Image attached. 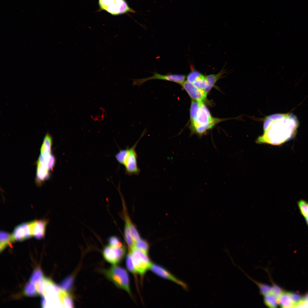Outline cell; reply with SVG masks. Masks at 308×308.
I'll list each match as a JSON object with an SVG mask.
<instances>
[{"label":"cell","mask_w":308,"mask_h":308,"mask_svg":"<svg viewBox=\"0 0 308 308\" xmlns=\"http://www.w3.org/2000/svg\"><path fill=\"white\" fill-rule=\"evenodd\" d=\"M298 126L296 117L292 114H277L269 116L264 120L263 134L258 138L256 142L260 144L280 145L294 135Z\"/></svg>","instance_id":"obj_1"},{"label":"cell","mask_w":308,"mask_h":308,"mask_svg":"<svg viewBox=\"0 0 308 308\" xmlns=\"http://www.w3.org/2000/svg\"><path fill=\"white\" fill-rule=\"evenodd\" d=\"M146 131V129H145L139 138L133 146L120 150L115 155L117 160L124 166L125 173L129 175H137L140 172L137 165V155L135 149L138 142Z\"/></svg>","instance_id":"obj_2"},{"label":"cell","mask_w":308,"mask_h":308,"mask_svg":"<svg viewBox=\"0 0 308 308\" xmlns=\"http://www.w3.org/2000/svg\"><path fill=\"white\" fill-rule=\"evenodd\" d=\"M105 275L118 287L125 290L129 295L131 292L129 275L124 268L114 266L103 271Z\"/></svg>","instance_id":"obj_3"},{"label":"cell","mask_w":308,"mask_h":308,"mask_svg":"<svg viewBox=\"0 0 308 308\" xmlns=\"http://www.w3.org/2000/svg\"><path fill=\"white\" fill-rule=\"evenodd\" d=\"M99 4L102 9L114 15L135 12L129 7L125 0H99Z\"/></svg>","instance_id":"obj_4"},{"label":"cell","mask_w":308,"mask_h":308,"mask_svg":"<svg viewBox=\"0 0 308 308\" xmlns=\"http://www.w3.org/2000/svg\"><path fill=\"white\" fill-rule=\"evenodd\" d=\"M130 252L137 273L141 275H143L150 269L152 264L147 254L135 247L131 250Z\"/></svg>","instance_id":"obj_5"},{"label":"cell","mask_w":308,"mask_h":308,"mask_svg":"<svg viewBox=\"0 0 308 308\" xmlns=\"http://www.w3.org/2000/svg\"><path fill=\"white\" fill-rule=\"evenodd\" d=\"M153 76L146 78L132 79L133 85L140 86L145 82L151 80L158 79L173 82L181 85L185 81V75L178 74H161L156 72H153Z\"/></svg>","instance_id":"obj_6"},{"label":"cell","mask_w":308,"mask_h":308,"mask_svg":"<svg viewBox=\"0 0 308 308\" xmlns=\"http://www.w3.org/2000/svg\"><path fill=\"white\" fill-rule=\"evenodd\" d=\"M126 249L125 247H116L107 245L103 249L102 254L105 260L114 265L120 262L125 256Z\"/></svg>","instance_id":"obj_7"},{"label":"cell","mask_w":308,"mask_h":308,"mask_svg":"<svg viewBox=\"0 0 308 308\" xmlns=\"http://www.w3.org/2000/svg\"><path fill=\"white\" fill-rule=\"evenodd\" d=\"M226 119L213 118L207 107L202 103L197 117L194 122L191 123V126L192 129L198 126L206 125L215 121L220 122Z\"/></svg>","instance_id":"obj_8"},{"label":"cell","mask_w":308,"mask_h":308,"mask_svg":"<svg viewBox=\"0 0 308 308\" xmlns=\"http://www.w3.org/2000/svg\"><path fill=\"white\" fill-rule=\"evenodd\" d=\"M15 240L22 241L33 236L32 221L21 223L16 226L12 234Z\"/></svg>","instance_id":"obj_9"},{"label":"cell","mask_w":308,"mask_h":308,"mask_svg":"<svg viewBox=\"0 0 308 308\" xmlns=\"http://www.w3.org/2000/svg\"><path fill=\"white\" fill-rule=\"evenodd\" d=\"M150 269L158 276L172 281L180 285L184 290L187 291L188 289V285L185 283L177 279L163 267L157 264L152 263Z\"/></svg>","instance_id":"obj_10"},{"label":"cell","mask_w":308,"mask_h":308,"mask_svg":"<svg viewBox=\"0 0 308 308\" xmlns=\"http://www.w3.org/2000/svg\"><path fill=\"white\" fill-rule=\"evenodd\" d=\"M185 90L194 100L199 103H203L207 94L204 90L200 89L193 83L185 81L181 84Z\"/></svg>","instance_id":"obj_11"},{"label":"cell","mask_w":308,"mask_h":308,"mask_svg":"<svg viewBox=\"0 0 308 308\" xmlns=\"http://www.w3.org/2000/svg\"><path fill=\"white\" fill-rule=\"evenodd\" d=\"M50 176L49 170L47 167L42 156L40 155L37 162L36 181L38 185L48 179Z\"/></svg>","instance_id":"obj_12"},{"label":"cell","mask_w":308,"mask_h":308,"mask_svg":"<svg viewBox=\"0 0 308 308\" xmlns=\"http://www.w3.org/2000/svg\"><path fill=\"white\" fill-rule=\"evenodd\" d=\"M47 222V221L43 219L32 221L33 236L37 239L43 238L45 235Z\"/></svg>","instance_id":"obj_13"},{"label":"cell","mask_w":308,"mask_h":308,"mask_svg":"<svg viewBox=\"0 0 308 308\" xmlns=\"http://www.w3.org/2000/svg\"><path fill=\"white\" fill-rule=\"evenodd\" d=\"M52 137L48 132L45 135L40 148L41 155L44 156L51 153Z\"/></svg>","instance_id":"obj_14"},{"label":"cell","mask_w":308,"mask_h":308,"mask_svg":"<svg viewBox=\"0 0 308 308\" xmlns=\"http://www.w3.org/2000/svg\"><path fill=\"white\" fill-rule=\"evenodd\" d=\"M60 301L64 307H73L74 303L72 296L65 291L61 289L58 293Z\"/></svg>","instance_id":"obj_15"},{"label":"cell","mask_w":308,"mask_h":308,"mask_svg":"<svg viewBox=\"0 0 308 308\" xmlns=\"http://www.w3.org/2000/svg\"><path fill=\"white\" fill-rule=\"evenodd\" d=\"M226 70L222 69L217 74H210L205 77L208 83V86L204 90L207 94L210 90L217 81L226 72Z\"/></svg>","instance_id":"obj_16"},{"label":"cell","mask_w":308,"mask_h":308,"mask_svg":"<svg viewBox=\"0 0 308 308\" xmlns=\"http://www.w3.org/2000/svg\"><path fill=\"white\" fill-rule=\"evenodd\" d=\"M278 304L283 308L294 307V304L290 296L289 292L284 291L277 300Z\"/></svg>","instance_id":"obj_17"},{"label":"cell","mask_w":308,"mask_h":308,"mask_svg":"<svg viewBox=\"0 0 308 308\" xmlns=\"http://www.w3.org/2000/svg\"><path fill=\"white\" fill-rule=\"evenodd\" d=\"M0 236V249L1 252L15 241L12 235L5 231H1Z\"/></svg>","instance_id":"obj_18"},{"label":"cell","mask_w":308,"mask_h":308,"mask_svg":"<svg viewBox=\"0 0 308 308\" xmlns=\"http://www.w3.org/2000/svg\"><path fill=\"white\" fill-rule=\"evenodd\" d=\"M202 103H199L194 100L192 101L190 110V116L191 123L194 122L196 120L200 110L201 104Z\"/></svg>","instance_id":"obj_19"},{"label":"cell","mask_w":308,"mask_h":308,"mask_svg":"<svg viewBox=\"0 0 308 308\" xmlns=\"http://www.w3.org/2000/svg\"><path fill=\"white\" fill-rule=\"evenodd\" d=\"M124 236L126 241L130 250L135 248L134 242L132 238L129 224L126 218L124 228Z\"/></svg>","instance_id":"obj_20"},{"label":"cell","mask_w":308,"mask_h":308,"mask_svg":"<svg viewBox=\"0 0 308 308\" xmlns=\"http://www.w3.org/2000/svg\"><path fill=\"white\" fill-rule=\"evenodd\" d=\"M263 301L265 305L270 308L277 307L278 303L275 297L271 294L264 295Z\"/></svg>","instance_id":"obj_21"},{"label":"cell","mask_w":308,"mask_h":308,"mask_svg":"<svg viewBox=\"0 0 308 308\" xmlns=\"http://www.w3.org/2000/svg\"><path fill=\"white\" fill-rule=\"evenodd\" d=\"M24 293L25 295L30 297L36 296L38 294L35 285L30 281L28 282L25 285Z\"/></svg>","instance_id":"obj_22"},{"label":"cell","mask_w":308,"mask_h":308,"mask_svg":"<svg viewBox=\"0 0 308 308\" xmlns=\"http://www.w3.org/2000/svg\"><path fill=\"white\" fill-rule=\"evenodd\" d=\"M42 156L48 169L49 170H52L55 163V159L54 156L51 153L44 156Z\"/></svg>","instance_id":"obj_23"},{"label":"cell","mask_w":308,"mask_h":308,"mask_svg":"<svg viewBox=\"0 0 308 308\" xmlns=\"http://www.w3.org/2000/svg\"><path fill=\"white\" fill-rule=\"evenodd\" d=\"M193 84L198 88L204 90L208 86L205 77L202 74Z\"/></svg>","instance_id":"obj_24"},{"label":"cell","mask_w":308,"mask_h":308,"mask_svg":"<svg viewBox=\"0 0 308 308\" xmlns=\"http://www.w3.org/2000/svg\"><path fill=\"white\" fill-rule=\"evenodd\" d=\"M126 219L128 222L132 238L135 243L141 240L140 237L137 230L129 219L127 218Z\"/></svg>","instance_id":"obj_25"},{"label":"cell","mask_w":308,"mask_h":308,"mask_svg":"<svg viewBox=\"0 0 308 308\" xmlns=\"http://www.w3.org/2000/svg\"><path fill=\"white\" fill-rule=\"evenodd\" d=\"M135 247L147 254L149 249L148 243L145 240H140L134 243Z\"/></svg>","instance_id":"obj_26"},{"label":"cell","mask_w":308,"mask_h":308,"mask_svg":"<svg viewBox=\"0 0 308 308\" xmlns=\"http://www.w3.org/2000/svg\"><path fill=\"white\" fill-rule=\"evenodd\" d=\"M297 204L301 214L306 218L308 214V202L301 200L298 201Z\"/></svg>","instance_id":"obj_27"},{"label":"cell","mask_w":308,"mask_h":308,"mask_svg":"<svg viewBox=\"0 0 308 308\" xmlns=\"http://www.w3.org/2000/svg\"><path fill=\"white\" fill-rule=\"evenodd\" d=\"M126 262L127 268L130 272L134 274L137 273L133 263L130 252L127 255Z\"/></svg>","instance_id":"obj_28"},{"label":"cell","mask_w":308,"mask_h":308,"mask_svg":"<svg viewBox=\"0 0 308 308\" xmlns=\"http://www.w3.org/2000/svg\"><path fill=\"white\" fill-rule=\"evenodd\" d=\"M290 296L295 306L300 305L303 301V298L298 294L289 292Z\"/></svg>","instance_id":"obj_29"},{"label":"cell","mask_w":308,"mask_h":308,"mask_svg":"<svg viewBox=\"0 0 308 308\" xmlns=\"http://www.w3.org/2000/svg\"><path fill=\"white\" fill-rule=\"evenodd\" d=\"M108 242L109 245L112 246L119 247L123 246L119 238L116 236L110 237L108 238Z\"/></svg>","instance_id":"obj_30"},{"label":"cell","mask_w":308,"mask_h":308,"mask_svg":"<svg viewBox=\"0 0 308 308\" xmlns=\"http://www.w3.org/2000/svg\"><path fill=\"white\" fill-rule=\"evenodd\" d=\"M43 277L42 273L40 269L39 268L35 269L30 279V281L33 283H35Z\"/></svg>","instance_id":"obj_31"},{"label":"cell","mask_w":308,"mask_h":308,"mask_svg":"<svg viewBox=\"0 0 308 308\" xmlns=\"http://www.w3.org/2000/svg\"><path fill=\"white\" fill-rule=\"evenodd\" d=\"M43 277L40 280L35 282V285L38 294L42 297H44V284Z\"/></svg>","instance_id":"obj_32"},{"label":"cell","mask_w":308,"mask_h":308,"mask_svg":"<svg viewBox=\"0 0 308 308\" xmlns=\"http://www.w3.org/2000/svg\"><path fill=\"white\" fill-rule=\"evenodd\" d=\"M201 74L197 71H192L188 75L187 81L193 83Z\"/></svg>","instance_id":"obj_33"},{"label":"cell","mask_w":308,"mask_h":308,"mask_svg":"<svg viewBox=\"0 0 308 308\" xmlns=\"http://www.w3.org/2000/svg\"><path fill=\"white\" fill-rule=\"evenodd\" d=\"M71 277H68L64 279L60 284V286L62 289L67 291L70 288L72 283Z\"/></svg>","instance_id":"obj_34"},{"label":"cell","mask_w":308,"mask_h":308,"mask_svg":"<svg viewBox=\"0 0 308 308\" xmlns=\"http://www.w3.org/2000/svg\"><path fill=\"white\" fill-rule=\"evenodd\" d=\"M41 305L42 307H46L47 301L44 297H42L41 300Z\"/></svg>","instance_id":"obj_35"},{"label":"cell","mask_w":308,"mask_h":308,"mask_svg":"<svg viewBox=\"0 0 308 308\" xmlns=\"http://www.w3.org/2000/svg\"><path fill=\"white\" fill-rule=\"evenodd\" d=\"M305 219L306 221V222L308 226V219L307 218H305Z\"/></svg>","instance_id":"obj_36"},{"label":"cell","mask_w":308,"mask_h":308,"mask_svg":"<svg viewBox=\"0 0 308 308\" xmlns=\"http://www.w3.org/2000/svg\"><path fill=\"white\" fill-rule=\"evenodd\" d=\"M307 218V219H308V214H307V217L306 218Z\"/></svg>","instance_id":"obj_37"}]
</instances>
